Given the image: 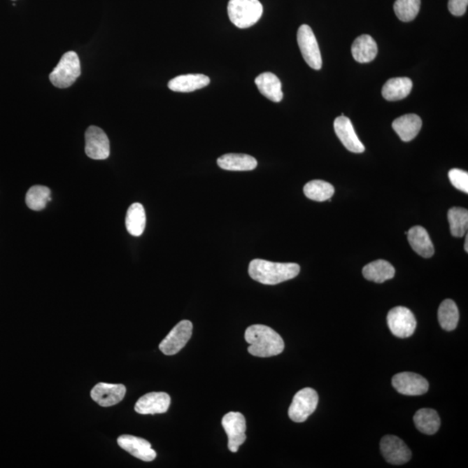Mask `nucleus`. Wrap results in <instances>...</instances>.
Returning <instances> with one entry per match:
<instances>
[{"label":"nucleus","instance_id":"6ab92c4d","mask_svg":"<svg viewBox=\"0 0 468 468\" xmlns=\"http://www.w3.org/2000/svg\"><path fill=\"white\" fill-rule=\"evenodd\" d=\"M255 83L260 92L274 103H279L284 97L281 80L271 72H264L257 76Z\"/></svg>","mask_w":468,"mask_h":468},{"label":"nucleus","instance_id":"2f4dec72","mask_svg":"<svg viewBox=\"0 0 468 468\" xmlns=\"http://www.w3.org/2000/svg\"><path fill=\"white\" fill-rule=\"evenodd\" d=\"M450 183L457 190L468 193V173L464 170L453 169L448 173Z\"/></svg>","mask_w":468,"mask_h":468},{"label":"nucleus","instance_id":"a211bd4d","mask_svg":"<svg viewBox=\"0 0 468 468\" xmlns=\"http://www.w3.org/2000/svg\"><path fill=\"white\" fill-rule=\"evenodd\" d=\"M423 122L418 115L408 114L395 119L392 127L402 141H408L415 139L422 129Z\"/></svg>","mask_w":468,"mask_h":468},{"label":"nucleus","instance_id":"bb28decb","mask_svg":"<svg viewBox=\"0 0 468 468\" xmlns=\"http://www.w3.org/2000/svg\"><path fill=\"white\" fill-rule=\"evenodd\" d=\"M460 313L455 301L446 299L441 304L438 311V320L441 328L452 332L458 325Z\"/></svg>","mask_w":468,"mask_h":468},{"label":"nucleus","instance_id":"423d86ee","mask_svg":"<svg viewBox=\"0 0 468 468\" xmlns=\"http://www.w3.org/2000/svg\"><path fill=\"white\" fill-rule=\"evenodd\" d=\"M387 322L392 334L399 339H408L411 336L417 325L415 315L404 306L391 309L388 313Z\"/></svg>","mask_w":468,"mask_h":468},{"label":"nucleus","instance_id":"39448f33","mask_svg":"<svg viewBox=\"0 0 468 468\" xmlns=\"http://www.w3.org/2000/svg\"><path fill=\"white\" fill-rule=\"evenodd\" d=\"M318 404L317 391L311 388H304L294 395L288 415L294 423H304L315 412Z\"/></svg>","mask_w":468,"mask_h":468},{"label":"nucleus","instance_id":"aec40b11","mask_svg":"<svg viewBox=\"0 0 468 468\" xmlns=\"http://www.w3.org/2000/svg\"><path fill=\"white\" fill-rule=\"evenodd\" d=\"M218 166L228 171H252L257 166V159L245 154H227L217 159Z\"/></svg>","mask_w":468,"mask_h":468},{"label":"nucleus","instance_id":"cd10ccee","mask_svg":"<svg viewBox=\"0 0 468 468\" xmlns=\"http://www.w3.org/2000/svg\"><path fill=\"white\" fill-rule=\"evenodd\" d=\"M304 193L312 201L322 202L328 201L332 197L335 193V188L327 181L314 180L304 187Z\"/></svg>","mask_w":468,"mask_h":468},{"label":"nucleus","instance_id":"9d476101","mask_svg":"<svg viewBox=\"0 0 468 468\" xmlns=\"http://www.w3.org/2000/svg\"><path fill=\"white\" fill-rule=\"evenodd\" d=\"M381 452L392 465H404L411 459L412 453L405 442L395 435H385L381 440Z\"/></svg>","mask_w":468,"mask_h":468},{"label":"nucleus","instance_id":"4be33fe9","mask_svg":"<svg viewBox=\"0 0 468 468\" xmlns=\"http://www.w3.org/2000/svg\"><path fill=\"white\" fill-rule=\"evenodd\" d=\"M377 45L375 40L369 35H362L355 40L351 47L352 56L358 63L366 64L376 59Z\"/></svg>","mask_w":468,"mask_h":468},{"label":"nucleus","instance_id":"20e7f679","mask_svg":"<svg viewBox=\"0 0 468 468\" xmlns=\"http://www.w3.org/2000/svg\"><path fill=\"white\" fill-rule=\"evenodd\" d=\"M81 76V64L75 52H68L61 57L59 63L50 72V81L57 88L66 89L73 85Z\"/></svg>","mask_w":468,"mask_h":468},{"label":"nucleus","instance_id":"4468645a","mask_svg":"<svg viewBox=\"0 0 468 468\" xmlns=\"http://www.w3.org/2000/svg\"><path fill=\"white\" fill-rule=\"evenodd\" d=\"M334 129H335L337 137L348 150L355 154L364 153L365 147L359 140L349 118L344 117L343 115L336 118L334 122Z\"/></svg>","mask_w":468,"mask_h":468},{"label":"nucleus","instance_id":"393cba45","mask_svg":"<svg viewBox=\"0 0 468 468\" xmlns=\"http://www.w3.org/2000/svg\"><path fill=\"white\" fill-rule=\"evenodd\" d=\"M416 429L425 434H434L440 429L441 419L438 413L432 409L418 410L413 416Z\"/></svg>","mask_w":468,"mask_h":468},{"label":"nucleus","instance_id":"a878e982","mask_svg":"<svg viewBox=\"0 0 468 468\" xmlns=\"http://www.w3.org/2000/svg\"><path fill=\"white\" fill-rule=\"evenodd\" d=\"M125 224L129 234L139 237L143 234L146 227V213L143 205L140 203H134L129 206L127 212Z\"/></svg>","mask_w":468,"mask_h":468},{"label":"nucleus","instance_id":"7ed1b4c3","mask_svg":"<svg viewBox=\"0 0 468 468\" xmlns=\"http://www.w3.org/2000/svg\"><path fill=\"white\" fill-rule=\"evenodd\" d=\"M227 13L235 27L246 29L253 27L263 14V6L259 0H230Z\"/></svg>","mask_w":468,"mask_h":468},{"label":"nucleus","instance_id":"7c9ffc66","mask_svg":"<svg viewBox=\"0 0 468 468\" xmlns=\"http://www.w3.org/2000/svg\"><path fill=\"white\" fill-rule=\"evenodd\" d=\"M420 0H397L394 3L395 15L402 22H410L418 15Z\"/></svg>","mask_w":468,"mask_h":468},{"label":"nucleus","instance_id":"dca6fc26","mask_svg":"<svg viewBox=\"0 0 468 468\" xmlns=\"http://www.w3.org/2000/svg\"><path fill=\"white\" fill-rule=\"evenodd\" d=\"M118 444L123 450L143 462H150L156 458V453L151 444L143 438L129 434L121 435L118 439Z\"/></svg>","mask_w":468,"mask_h":468},{"label":"nucleus","instance_id":"473e14b6","mask_svg":"<svg viewBox=\"0 0 468 468\" xmlns=\"http://www.w3.org/2000/svg\"><path fill=\"white\" fill-rule=\"evenodd\" d=\"M468 0H448V10L453 15L460 17L466 13Z\"/></svg>","mask_w":468,"mask_h":468},{"label":"nucleus","instance_id":"1a4fd4ad","mask_svg":"<svg viewBox=\"0 0 468 468\" xmlns=\"http://www.w3.org/2000/svg\"><path fill=\"white\" fill-rule=\"evenodd\" d=\"M222 427L228 437V448L237 453L239 448L246 440V423L245 416L239 412H229L223 417Z\"/></svg>","mask_w":468,"mask_h":468},{"label":"nucleus","instance_id":"2eb2a0df","mask_svg":"<svg viewBox=\"0 0 468 468\" xmlns=\"http://www.w3.org/2000/svg\"><path fill=\"white\" fill-rule=\"evenodd\" d=\"M126 394L123 384L97 383L92 390V400L101 407H111L122 401Z\"/></svg>","mask_w":468,"mask_h":468},{"label":"nucleus","instance_id":"ddd939ff","mask_svg":"<svg viewBox=\"0 0 468 468\" xmlns=\"http://www.w3.org/2000/svg\"><path fill=\"white\" fill-rule=\"evenodd\" d=\"M171 398L164 392H151L137 401L135 410L140 415H156L168 411Z\"/></svg>","mask_w":468,"mask_h":468},{"label":"nucleus","instance_id":"9b49d317","mask_svg":"<svg viewBox=\"0 0 468 468\" xmlns=\"http://www.w3.org/2000/svg\"><path fill=\"white\" fill-rule=\"evenodd\" d=\"M85 154L93 159H105L110 156V140L104 130L97 126H90L86 130Z\"/></svg>","mask_w":468,"mask_h":468},{"label":"nucleus","instance_id":"0eeeda50","mask_svg":"<svg viewBox=\"0 0 468 468\" xmlns=\"http://www.w3.org/2000/svg\"><path fill=\"white\" fill-rule=\"evenodd\" d=\"M297 43L304 61L314 70L322 68V57L317 38L309 25L302 24L297 31Z\"/></svg>","mask_w":468,"mask_h":468},{"label":"nucleus","instance_id":"f3484780","mask_svg":"<svg viewBox=\"0 0 468 468\" xmlns=\"http://www.w3.org/2000/svg\"><path fill=\"white\" fill-rule=\"evenodd\" d=\"M209 83L210 78L206 75H181L170 80L169 88L175 92L188 93L205 88Z\"/></svg>","mask_w":468,"mask_h":468},{"label":"nucleus","instance_id":"412c9836","mask_svg":"<svg viewBox=\"0 0 468 468\" xmlns=\"http://www.w3.org/2000/svg\"><path fill=\"white\" fill-rule=\"evenodd\" d=\"M407 235L410 246L420 256L427 259L434 255V245L425 228L420 226L413 227Z\"/></svg>","mask_w":468,"mask_h":468},{"label":"nucleus","instance_id":"f257e3e1","mask_svg":"<svg viewBox=\"0 0 468 468\" xmlns=\"http://www.w3.org/2000/svg\"><path fill=\"white\" fill-rule=\"evenodd\" d=\"M246 343L250 344L248 352L257 357H271L281 354L285 343L281 335L269 326L254 325L245 332Z\"/></svg>","mask_w":468,"mask_h":468},{"label":"nucleus","instance_id":"b1692460","mask_svg":"<svg viewBox=\"0 0 468 468\" xmlns=\"http://www.w3.org/2000/svg\"><path fill=\"white\" fill-rule=\"evenodd\" d=\"M413 83L408 78H395L388 80L384 85L382 94L388 101L404 99L411 92Z\"/></svg>","mask_w":468,"mask_h":468},{"label":"nucleus","instance_id":"6e6552de","mask_svg":"<svg viewBox=\"0 0 468 468\" xmlns=\"http://www.w3.org/2000/svg\"><path fill=\"white\" fill-rule=\"evenodd\" d=\"M193 334V324L190 320H183L172 329L169 335L159 343V349L166 355H173L183 349Z\"/></svg>","mask_w":468,"mask_h":468},{"label":"nucleus","instance_id":"72a5a7b5","mask_svg":"<svg viewBox=\"0 0 468 468\" xmlns=\"http://www.w3.org/2000/svg\"><path fill=\"white\" fill-rule=\"evenodd\" d=\"M468 235L466 234V241H465V245H464V249H465V251L467 253L468 252Z\"/></svg>","mask_w":468,"mask_h":468},{"label":"nucleus","instance_id":"f8f14e48","mask_svg":"<svg viewBox=\"0 0 468 468\" xmlns=\"http://www.w3.org/2000/svg\"><path fill=\"white\" fill-rule=\"evenodd\" d=\"M392 385L404 395H422L429 390L430 384L423 376L412 372H402L392 378Z\"/></svg>","mask_w":468,"mask_h":468},{"label":"nucleus","instance_id":"5701e85b","mask_svg":"<svg viewBox=\"0 0 468 468\" xmlns=\"http://www.w3.org/2000/svg\"><path fill=\"white\" fill-rule=\"evenodd\" d=\"M395 274L394 267L390 262L383 260L373 261L362 269V275L367 281L378 283V284H382V283L393 278Z\"/></svg>","mask_w":468,"mask_h":468},{"label":"nucleus","instance_id":"c756f323","mask_svg":"<svg viewBox=\"0 0 468 468\" xmlns=\"http://www.w3.org/2000/svg\"><path fill=\"white\" fill-rule=\"evenodd\" d=\"M50 201L52 199H50V188L40 185L31 187L25 197L28 208L34 211H41L45 209L47 203Z\"/></svg>","mask_w":468,"mask_h":468},{"label":"nucleus","instance_id":"c85d7f7f","mask_svg":"<svg viewBox=\"0 0 468 468\" xmlns=\"http://www.w3.org/2000/svg\"><path fill=\"white\" fill-rule=\"evenodd\" d=\"M448 219L450 232L453 237L462 238L467 234L468 228V211L466 208H452L449 209Z\"/></svg>","mask_w":468,"mask_h":468},{"label":"nucleus","instance_id":"f03ea898","mask_svg":"<svg viewBox=\"0 0 468 468\" xmlns=\"http://www.w3.org/2000/svg\"><path fill=\"white\" fill-rule=\"evenodd\" d=\"M248 273L253 281L263 285H274L296 278L300 273V267L296 263L253 260L249 264Z\"/></svg>","mask_w":468,"mask_h":468}]
</instances>
